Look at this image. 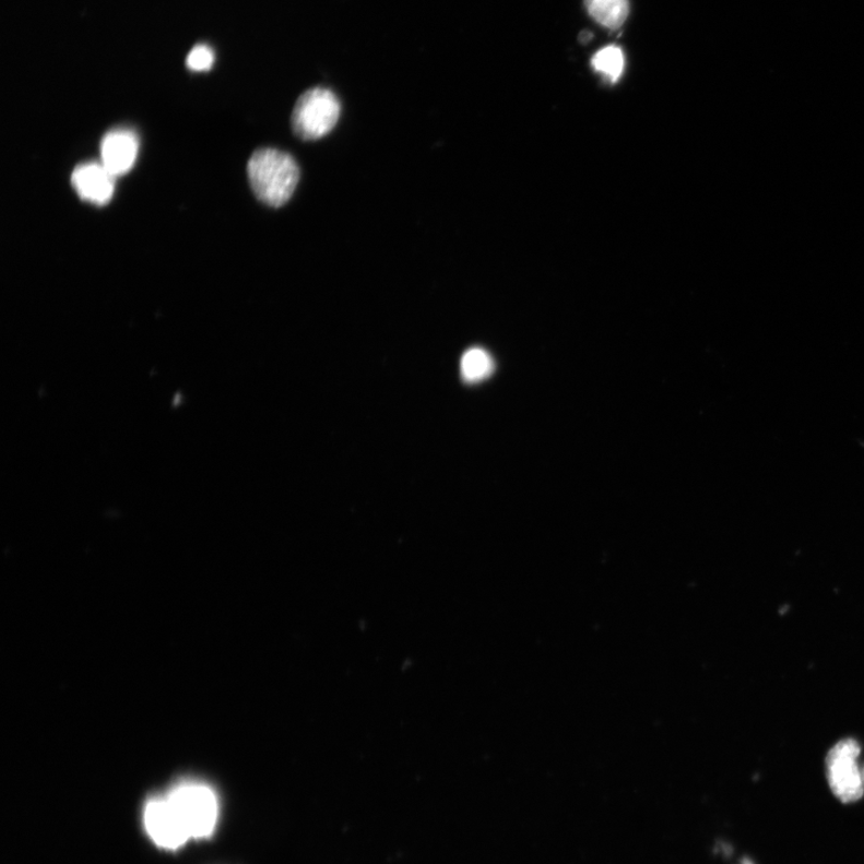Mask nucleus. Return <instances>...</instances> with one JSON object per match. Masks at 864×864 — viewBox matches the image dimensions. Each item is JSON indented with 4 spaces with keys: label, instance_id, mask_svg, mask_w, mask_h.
<instances>
[{
    "label": "nucleus",
    "instance_id": "obj_1",
    "mask_svg": "<svg viewBox=\"0 0 864 864\" xmlns=\"http://www.w3.org/2000/svg\"><path fill=\"white\" fill-rule=\"evenodd\" d=\"M248 176L258 199L277 209L287 203L295 193L299 181V167L289 154L263 149L250 157Z\"/></svg>",
    "mask_w": 864,
    "mask_h": 864
},
{
    "label": "nucleus",
    "instance_id": "obj_2",
    "mask_svg": "<svg viewBox=\"0 0 864 864\" xmlns=\"http://www.w3.org/2000/svg\"><path fill=\"white\" fill-rule=\"evenodd\" d=\"M190 839H204L213 835L218 803L213 789L200 782H181L166 795Z\"/></svg>",
    "mask_w": 864,
    "mask_h": 864
},
{
    "label": "nucleus",
    "instance_id": "obj_3",
    "mask_svg": "<svg viewBox=\"0 0 864 864\" xmlns=\"http://www.w3.org/2000/svg\"><path fill=\"white\" fill-rule=\"evenodd\" d=\"M342 114L338 96L328 88L316 87L301 94L292 113V128L306 141L324 138L336 126Z\"/></svg>",
    "mask_w": 864,
    "mask_h": 864
},
{
    "label": "nucleus",
    "instance_id": "obj_4",
    "mask_svg": "<svg viewBox=\"0 0 864 864\" xmlns=\"http://www.w3.org/2000/svg\"><path fill=\"white\" fill-rule=\"evenodd\" d=\"M861 746L854 738L839 741L827 754V781L835 796L843 803H853L863 795L864 779L859 770L857 760Z\"/></svg>",
    "mask_w": 864,
    "mask_h": 864
},
{
    "label": "nucleus",
    "instance_id": "obj_5",
    "mask_svg": "<svg viewBox=\"0 0 864 864\" xmlns=\"http://www.w3.org/2000/svg\"><path fill=\"white\" fill-rule=\"evenodd\" d=\"M143 817L145 831L157 847L177 850L190 839L167 796L150 800L144 807Z\"/></svg>",
    "mask_w": 864,
    "mask_h": 864
},
{
    "label": "nucleus",
    "instance_id": "obj_6",
    "mask_svg": "<svg viewBox=\"0 0 864 864\" xmlns=\"http://www.w3.org/2000/svg\"><path fill=\"white\" fill-rule=\"evenodd\" d=\"M139 139L129 129H115L102 141V164L114 177L128 174L137 162Z\"/></svg>",
    "mask_w": 864,
    "mask_h": 864
},
{
    "label": "nucleus",
    "instance_id": "obj_7",
    "mask_svg": "<svg viewBox=\"0 0 864 864\" xmlns=\"http://www.w3.org/2000/svg\"><path fill=\"white\" fill-rule=\"evenodd\" d=\"M115 179L102 163H88L74 169L71 185L83 201L104 205L114 197Z\"/></svg>",
    "mask_w": 864,
    "mask_h": 864
},
{
    "label": "nucleus",
    "instance_id": "obj_8",
    "mask_svg": "<svg viewBox=\"0 0 864 864\" xmlns=\"http://www.w3.org/2000/svg\"><path fill=\"white\" fill-rule=\"evenodd\" d=\"M590 16L602 26L616 31L629 14L628 0H585Z\"/></svg>",
    "mask_w": 864,
    "mask_h": 864
},
{
    "label": "nucleus",
    "instance_id": "obj_9",
    "mask_svg": "<svg viewBox=\"0 0 864 864\" xmlns=\"http://www.w3.org/2000/svg\"><path fill=\"white\" fill-rule=\"evenodd\" d=\"M494 362L489 353L480 347L470 348L461 359V375L470 383H476L493 374Z\"/></svg>",
    "mask_w": 864,
    "mask_h": 864
},
{
    "label": "nucleus",
    "instance_id": "obj_10",
    "mask_svg": "<svg viewBox=\"0 0 864 864\" xmlns=\"http://www.w3.org/2000/svg\"><path fill=\"white\" fill-rule=\"evenodd\" d=\"M592 67L606 80L615 83L624 74L625 55L618 46H606L593 56Z\"/></svg>",
    "mask_w": 864,
    "mask_h": 864
},
{
    "label": "nucleus",
    "instance_id": "obj_11",
    "mask_svg": "<svg viewBox=\"0 0 864 864\" xmlns=\"http://www.w3.org/2000/svg\"><path fill=\"white\" fill-rule=\"evenodd\" d=\"M214 64V54L205 45L194 46L187 57V67L192 71H206Z\"/></svg>",
    "mask_w": 864,
    "mask_h": 864
},
{
    "label": "nucleus",
    "instance_id": "obj_12",
    "mask_svg": "<svg viewBox=\"0 0 864 864\" xmlns=\"http://www.w3.org/2000/svg\"><path fill=\"white\" fill-rule=\"evenodd\" d=\"M741 864H754L750 860L746 859Z\"/></svg>",
    "mask_w": 864,
    "mask_h": 864
},
{
    "label": "nucleus",
    "instance_id": "obj_13",
    "mask_svg": "<svg viewBox=\"0 0 864 864\" xmlns=\"http://www.w3.org/2000/svg\"><path fill=\"white\" fill-rule=\"evenodd\" d=\"M863 779H864V771H863Z\"/></svg>",
    "mask_w": 864,
    "mask_h": 864
}]
</instances>
